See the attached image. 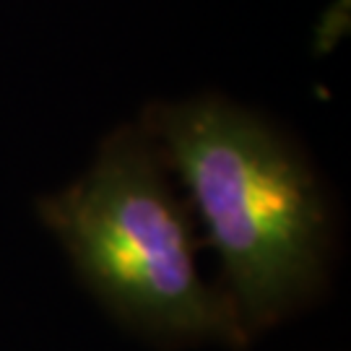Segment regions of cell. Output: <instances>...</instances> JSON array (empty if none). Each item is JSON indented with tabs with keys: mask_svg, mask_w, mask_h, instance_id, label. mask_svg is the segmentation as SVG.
Returning a JSON list of instances; mask_svg holds the SVG:
<instances>
[{
	"mask_svg": "<svg viewBox=\"0 0 351 351\" xmlns=\"http://www.w3.org/2000/svg\"><path fill=\"white\" fill-rule=\"evenodd\" d=\"M143 128L185 190L247 341L313 304L328 287L336 226L300 151L219 97L159 107Z\"/></svg>",
	"mask_w": 351,
	"mask_h": 351,
	"instance_id": "obj_1",
	"label": "cell"
},
{
	"mask_svg": "<svg viewBox=\"0 0 351 351\" xmlns=\"http://www.w3.org/2000/svg\"><path fill=\"white\" fill-rule=\"evenodd\" d=\"M39 224L78 281L123 328L159 346L250 341L206 276L195 219L146 128H123L81 175L34 201Z\"/></svg>",
	"mask_w": 351,
	"mask_h": 351,
	"instance_id": "obj_2",
	"label": "cell"
}]
</instances>
